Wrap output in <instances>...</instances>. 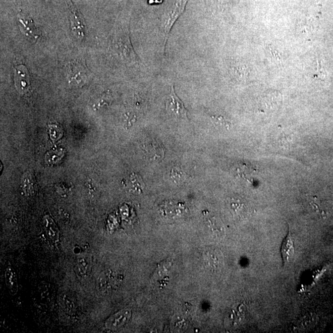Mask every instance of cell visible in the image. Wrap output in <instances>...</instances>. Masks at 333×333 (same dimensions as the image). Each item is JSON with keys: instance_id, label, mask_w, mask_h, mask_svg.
I'll use <instances>...</instances> for the list:
<instances>
[{"instance_id": "6da1fadb", "label": "cell", "mask_w": 333, "mask_h": 333, "mask_svg": "<svg viewBox=\"0 0 333 333\" xmlns=\"http://www.w3.org/2000/svg\"><path fill=\"white\" fill-rule=\"evenodd\" d=\"M110 50L116 59L124 64L137 65L139 59L131 42L128 27H117L113 32Z\"/></svg>"}, {"instance_id": "7a4b0ae2", "label": "cell", "mask_w": 333, "mask_h": 333, "mask_svg": "<svg viewBox=\"0 0 333 333\" xmlns=\"http://www.w3.org/2000/svg\"><path fill=\"white\" fill-rule=\"evenodd\" d=\"M188 1V0H175L173 4L166 10L161 17V26L163 30L164 39H165V41H164V52H165L171 30L176 21L185 11Z\"/></svg>"}, {"instance_id": "3957f363", "label": "cell", "mask_w": 333, "mask_h": 333, "mask_svg": "<svg viewBox=\"0 0 333 333\" xmlns=\"http://www.w3.org/2000/svg\"><path fill=\"white\" fill-rule=\"evenodd\" d=\"M166 111L171 117L179 120H188V110L184 103L176 94L174 85L166 99Z\"/></svg>"}, {"instance_id": "277c9868", "label": "cell", "mask_w": 333, "mask_h": 333, "mask_svg": "<svg viewBox=\"0 0 333 333\" xmlns=\"http://www.w3.org/2000/svg\"><path fill=\"white\" fill-rule=\"evenodd\" d=\"M68 81L72 85L81 86L86 84L88 80L87 68L82 62L75 60L66 65Z\"/></svg>"}, {"instance_id": "5b68a950", "label": "cell", "mask_w": 333, "mask_h": 333, "mask_svg": "<svg viewBox=\"0 0 333 333\" xmlns=\"http://www.w3.org/2000/svg\"><path fill=\"white\" fill-rule=\"evenodd\" d=\"M66 2L69 7L72 32L78 39L82 40L85 37V26L82 14L72 3L71 0H66Z\"/></svg>"}, {"instance_id": "8992f818", "label": "cell", "mask_w": 333, "mask_h": 333, "mask_svg": "<svg viewBox=\"0 0 333 333\" xmlns=\"http://www.w3.org/2000/svg\"><path fill=\"white\" fill-rule=\"evenodd\" d=\"M19 29L22 34L27 37V39L33 42H36L40 37V33L39 29L35 27L34 22L29 15L19 12L18 17Z\"/></svg>"}, {"instance_id": "52a82bcc", "label": "cell", "mask_w": 333, "mask_h": 333, "mask_svg": "<svg viewBox=\"0 0 333 333\" xmlns=\"http://www.w3.org/2000/svg\"><path fill=\"white\" fill-rule=\"evenodd\" d=\"M14 81L16 89L19 93H26L30 89V75L27 68L24 65L14 67Z\"/></svg>"}, {"instance_id": "ba28073f", "label": "cell", "mask_w": 333, "mask_h": 333, "mask_svg": "<svg viewBox=\"0 0 333 333\" xmlns=\"http://www.w3.org/2000/svg\"><path fill=\"white\" fill-rule=\"evenodd\" d=\"M132 317V312L129 309H123L116 313L106 322L105 326L112 330L119 329L129 321Z\"/></svg>"}, {"instance_id": "9c48e42d", "label": "cell", "mask_w": 333, "mask_h": 333, "mask_svg": "<svg viewBox=\"0 0 333 333\" xmlns=\"http://www.w3.org/2000/svg\"><path fill=\"white\" fill-rule=\"evenodd\" d=\"M281 253L284 265L289 264L293 258L294 254V240L290 231L282 242Z\"/></svg>"}, {"instance_id": "30bf717a", "label": "cell", "mask_w": 333, "mask_h": 333, "mask_svg": "<svg viewBox=\"0 0 333 333\" xmlns=\"http://www.w3.org/2000/svg\"><path fill=\"white\" fill-rule=\"evenodd\" d=\"M143 149L151 161L162 160L165 157L163 146L156 141L146 143L143 146Z\"/></svg>"}, {"instance_id": "8fae6325", "label": "cell", "mask_w": 333, "mask_h": 333, "mask_svg": "<svg viewBox=\"0 0 333 333\" xmlns=\"http://www.w3.org/2000/svg\"><path fill=\"white\" fill-rule=\"evenodd\" d=\"M44 224L45 231L50 240L55 243L59 241V231L54 221L49 216H46L44 219Z\"/></svg>"}, {"instance_id": "7c38bea8", "label": "cell", "mask_w": 333, "mask_h": 333, "mask_svg": "<svg viewBox=\"0 0 333 333\" xmlns=\"http://www.w3.org/2000/svg\"><path fill=\"white\" fill-rule=\"evenodd\" d=\"M128 188L135 194L142 193L144 188H145V183L142 178L137 173H133L129 176L128 181Z\"/></svg>"}, {"instance_id": "4fadbf2b", "label": "cell", "mask_w": 333, "mask_h": 333, "mask_svg": "<svg viewBox=\"0 0 333 333\" xmlns=\"http://www.w3.org/2000/svg\"><path fill=\"white\" fill-rule=\"evenodd\" d=\"M5 280L7 287L12 294L16 293L18 290V282L16 272L11 267H9L5 272Z\"/></svg>"}, {"instance_id": "5bb4252c", "label": "cell", "mask_w": 333, "mask_h": 333, "mask_svg": "<svg viewBox=\"0 0 333 333\" xmlns=\"http://www.w3.org/2000/svg\"><path fill=\"white\" fill-rule=\"evenodd\" d=\"M222 256L220 252L216 251H211L207 252L204 257L207 266L210 269H216L220 267L222 264Z\"/></svg>"}, {"instance_id": "9a60e30c", "label": "cell", "mask_w": 333, "mask_h": 333, "mask_svg": "<svg viewBox=\"0 0 333 333\" xmlns=\"http://www.w3.org/2000/svg\"><path fill=\"white\" fill-rule=\"evenodd\" d=\"M231 71L232 74L238 79H243V78H246L248 76V69H247L246 65L241 64V63L236 62L232 64L231 65Z\"/></svg>"}, {"instance_id": "2e32d148", "label": "cell", "mask_w": 333, "mask_h": 333, "mask_svg": "<svg viewBox=\"0 0 333 333\" xmlns=\"http://www.w3.org/2000/svg\"><path fill=\"white\" fill-rule=\"evenodd\" d=\"M280 101L279 96H277V93H269L263 98V104L265 107H268L269 109L275 108L277 107Z\"/></svg>"}, {"instance_id": "e0dca14e", "label": "cell", "mask_w": 333, "mask_h": 333, "mask_svg": "<svg viewBox=\"0 0 333 333\" xmlns=\"http://www.w3.org/2000/svg\"><path fill=\"white\" fill-rule=\"evenodd\" d=\"M213 122L216 126L219 127L229 129L231 127V123L223 115L218 114H209Z\"/></svg>"}, {"instance_id": "ac0fdd59", "label": "cell", "mask_w": 333, "mask_h": 333, "mask_svg": "<svg viewBox=\"0 0 333 333\" xmlns=\"http://www.w3.org/2000/svg\"><path fill=\"white\" fill-rule=\"evenodd\" d=\"M206 223L213 233H220L223 229L221 222L214 217H210L206 219Z\"/></svg>"}, {"instance_id": "d6986e66", "label": "cell", "mask_w": 333, "mask_h": 333, "mask_svg": "<svg viewBox=\"0 0 333 333\" xmlns=\"http://www.w3.org/2000/svg\"><path fill=\"white\" fill-rule=\"evenodd\" d=\"M170 176L175 183H181L185 179V173L180 168L177 167H174L171 169Z\"/></svg>"}, {"instance_id": "ffe728a7", "label": "cell", "mask_w": 333, "mask_h": 333, "mask_svg": "<svg viewBox=\"0 0 333 333\" xmlns=\"http://www.w3.org/2000/svg\"><path fill=\"white\" fill-rule=\"evenodd\" d=\"M136 115L132 112H127L123 114L122 117L123 122L127 127H130L135 122L137 118Z\"/></svg>"}, {"instance_id": "44dd1931", "label": "cell", "mask_w": 333, "mask_h": 333, "mask_svg": "<svg viewBox=\"0 0 333 333\" xmlns=\"http://www.w3.org/2000/svg\"><path fill=\"white\" fill-rule=\"evenodd\" d=\"M230 208L234 213L239 214L243 212L244 209V204L239 201L232 200L230 203Z\"/></svg>"}, {"instance_id": "7402d4cb", "label": "cell", "mask_w": 333, "mask_h": 333, "mask_svg": "<svg viewBox=\"0 0 333 333\" xmlns=\"http://www.w3.org/2000/svg\"><path fill=\"white\" fill-rule=\"evenodd\" d=\"M33 180H34V178H30L29 176H27L26 180H24V186L27 188V192H34V183L35 181Z\"/></svg>"}, {"instance_id": "603a6c76", "label": "cell", "mask_w": 333, "mask_h": 333, "mask_svg": "<svg viewBox=\"0 0 333 333\" xmlns=\"http://www.w3.org/2000/svg\"><path fill=\"white\" fill-rule=\"evenodd\" d=\"M71 299H70L69 297H65L64 299V302L65 303V306L67 308V309L72 310L74 308V305L73 304V302H72Z\"/></svg>"}, {"instance_id": "cb8c5ba5", "label": "cell", "mask_w": 333, "mask_h": 333, "mask_svg": "<svg viewBox=\"0 0 333 333\" xmlns=\"http://www.w3.org/2000/svg\"><path fill=\"white\" fill-rule=\"evenodd\" d=\"M164 0H149V3L151 4L162 3Z\"/></svg>"}]
</instances>
